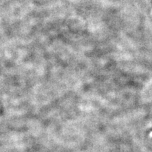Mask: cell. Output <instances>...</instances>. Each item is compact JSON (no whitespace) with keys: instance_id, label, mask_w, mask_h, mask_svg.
<instances>
[]
</instances>
